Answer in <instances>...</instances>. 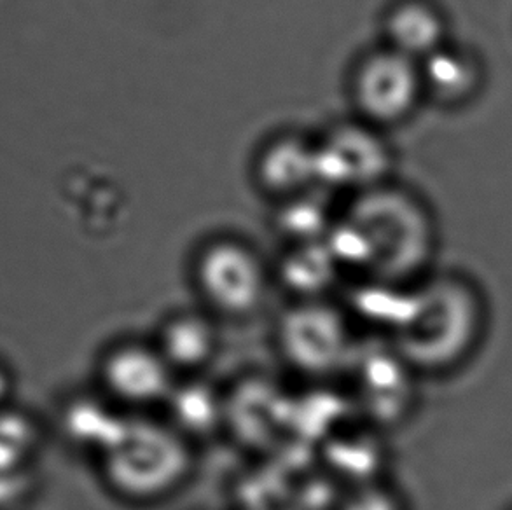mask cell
Listing matches in <instances>:
<instances>
[{
  "label": "cell",
  "mask_w": 512,
  "mask_h": 510,
  "mask_svg": "<svg viewBox=\"0 0 512 510\" xmlns=\"http://www.w3.org/2000/svg\"><path fill=\"white\" fill-rule=\"evenodd\" d=\"M326 240L357 285L401 292L439 268L441 228L434 208L392 182L355 194Z\"/></svg>",
  "instance_id": "cell-1"
},
{
  "label": "cell",
  "mask_w": 512,
  "mask_h": 510,
  "mask_svg": "<svg viewBox=\"0 0 512 510\" xmlns=\"http://www.w3.org/2000/svg\"><path fill=\"white\" fill-rule=\"evenodd\" d=\"M492 303L465 269L439 268L402 290L383 338L423 380L462 373L483 352Z\"/></svg>",
  "instance_id": "cell-2"
},
{
  "label": "cell",
  "mask_w": 512,
  "mask_h": 510,
  "mask_svg": "<svg viewBox=\"0 0 512 510\" xmlns=\"http://www.w3.org/2000/svg\"><path fill=\"white\" fill-rule=\"evenodd\" d=\"M95 465L116 502L151 507L175 497L193 479L196 448L160 414H130Z\"/></svg>",
  "instance_id": "cell-3"
},
{
  "label": "cell",
  "mask_w": 512,
  "mask_h": 510,
  "mask_svg": "<svg viewBox=\"0 0 512 510\" xmlns=\"http://www.w3.org/2000/svg\"><path fill=\"white\" fill-rule=\"evenodd\" d=\"M187 278L196 304L224 322H247L270 303L273 264L238 236L208 238L194 249Z\"/></svg>",
  "instance_id": "cell-4"
},
{
  "label": "cell",
  "mask_w": 512,
  "mask_h": 510,
  "mask_svg": "<svg viewBox=\"0 0 512 510\" xmlns=\"http://www.w3.org/2000/svg\"><path fill=\"white\" fill-rule=\"evenodd\" d=\"M359 345L352 313L336 297L287 301L273 324L278 359L313 385L343 380Z\"/></svg>",
  "instance_id": "cell-5"
},
{
  "label": "cell",
  "mask_w": 512,
  "mask_h": 510,
  "mask_svg": "<svg viewBox=\"0 0 512 510\" xmlns=\"http://www.w3.org/2000/svg\"><path fill=\"white\" fill-rule=\"evenodd\" d=\"M343 380L350 399L369 427L380 432L406 425L420 406V374L381 336L376 345L360 343Z\"/></svg>",
  "instance_id": "cell-6"
},
{
  "label": "cell",
  "mask_w": 512,
  "mask_h": 510,
  "mask_svg": "<svg viewBox=\"0 0 512 510\" xmlns=\"http://www.w3.org/2000/svg\"><path fill=\"white\" fill-rule=\"evenodd\" d=\"M177 376L151 338L112 339L95 360V388L128 414H158Z\"/></svg>",
  "instance_id": "cell-7"
},
{
  "label": "cell",
  "mask_w": 512,
  "mask_h": 510,
  "mask_svg": "<svg viewBox=\"0 0 512 510\" xmlns=\"http://www.w3.org/2000/svg\"><path fill=\"white\" fill-rule=\"evenodd\" d=\"M352 98L367 125L406 123L425 104L420 63L387 46L374 49L353 72Z\"/></svg>",
  "instance_id": "cell-8"
},
{
  "label": "cell",
  "mask_w": 512,
  "mask_h": 510,
  "mask_svg": "<svg viewBox=\"0 0 512 510\" xmlns=\"http://www.w3.org/2000/svg\"><path fill=\"white\" fill-rule=\"evenodd\" d=\"M319 186L355 194L390 182L394 152L374 126L341 125L317 144Z\"/></svg>",
  "instance_id": "cell-9"
},
{
  "label": "cell",
  "mask_w": 512,
  "mask_h": 510,
  "mask_svg": "<svg viewBox=\"0 0 512 510\" xmlns=\"http://www.w3.org/2000/svg\"><path fill=\"white\" fill-rule=\"evenodd\" d=\"M221 325L194 304L168 311L151 339L177 378L205 376L221 355Z\"/></svg>",
  "instance_id": "cell-10"
},
{
  "label": "cell",
  "mask_w": 512,
  "mask_h": 510,
  "mask_svg": "<svg viewBox=\"0 0 512 510\" xmlns=\"http://www.w3.org/2000/svg\"><path fill=\"white\" fill-rule=\"evenodd\" d=\"M291 421V395L268 376L252 374L226 388V434L245 446L268 444Z\"/></svg>",
  "instance_id": "cell-11"
},
{
  "label": "cell",
  "mask_w": 512,
  "mask_h": 510,
  "mask_svg": "<svg viewBox=\"0 0 512 510\" xmlns=\"http://www.w3.org/2000/svg\"><path fill=\"white\" fill-rule=\"evenodd\" d=\"M425 102L444 111H464L488 86V63L481 49L453 41L420 63Z\"/></svg>",
  "instance_id": "cell-12"
},
{
  "label": "cell",
  "mask_w": 512,
  "mask_h": 510,
  "mask_svg": "<svg viewBox=\"0 0 512 510\" xmlns=\"http://www.w3.org/2000/svg\"><path fill=\"white\" fill-rule=\"evenodd\" d=\"M161 418L194 448L226 434V386L205 376L177 378Z\"/></svg>",
  "instance_id": "cell-13"
},
{
  "label": "cell",
  "mask_w": 512,
  "mask_h": 510,
  "mask_svg": "<svg viewBox=\"0 0 512 510\" xmlns=\"http://www.w3.org/2000/svg\"><path fill=\"white\" fill-rule=\"evenodd\" d=\"M385 46L422 63L453 41L448 13L436 0H399L385 16Z\"/></svg>",
  "instance_id": "cell-14"
},
{
  "label": "cell",
  "mask_w": 512,
  "mask_h": 510,
  "mask_svg": "<svg viewBox=\"0 0 512 510\" xmlns=\"http://www.w3.org/2000/svg\"><path fill=\"white\" fill-rule=\"evenodd\" d=\"M273 276L275 287L282 285L287 292V301L334 297V287L346 278L327 240L289 245L284 257L273 264Z\"/></svg>",
  "instance_id": "cell-15"
},
{
  "label": "cell",
  "mask_w": 512,
  "mask_h": 510,
  "mask_svg": "<svg viewBox=\"0 0 512 510\" xmlns=\"http://www.w3.org/2000/svg\"><path fill=\"white\" fill-rule=\"evenodd\" d=\"M257 179L264 191L282 201L312 191L319 186L317 144L294 137L273 142L259 159Z\"/></svg>",
  "instance_id": "cell-16"
},
{
  "label": "cell",
  "mask_w": 512,
  "mask_h": 510,
  "mask_svg": "<svg viewBox=\"0 0 512 510\" xmlns=\"http://www.w3.org/2000/svg\"><path fill=\"white\" fill-rule=\"evenodd\" d=\"M128 416L130 414L105 399L93 386L88 395L84 393L74 397L65 407L63 432L69 437V442L83 449L95 462L118 437Z\"/></svg>",
  "instance_id": "cell-17"
},
{
  "label": "cell",
  "mask_w": 512,
  "mask_h": 510,
  "mask_svg": "<svg viewBox=\"0 0 512 510\" xmlns=\"http://www.w3.org/2000/svg\"><path fill=\"white\" fill-rule=\"evenodd\" d=\"M336 510H413L406 493L390 479L345 490Z\"/></svg>",
  "instance_id": "cell-18"
},
{
  "label": "cell",
  "mask_w": 512,
  "mask_h": 510,
  "mask_svg": "<svg viewBox=\"0 0 512 510\" xmlns=\"http://www.w3.org/2000/svg\"><path fill=\"white\" fill-rule=\"evenodd\" d=\"M14 392V376L11 369L0 360V411L7 406Z\"/></svg>",
  "instance_id": "cell-19"
},
{
  "label": "cell",
  "mask_w": 512,
  "mask_h": 510,
  "mask_svg": "<svg viewBox=\"0 0 512 510\" xmlns=\"http://www.w3.org/2000/svg\"><path fill=\"white\" fill-rule=\"evenodd\" d=\"M506 510H512V505H511V507H509V509H506Z\"/></svg>",
  "instance_id": "cell-20"
}]
</instances>
